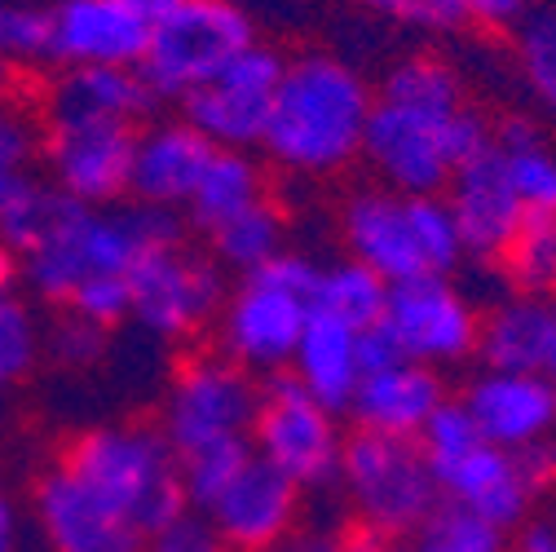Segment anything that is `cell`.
<instances>
[{"label": "cell", "instance_id": "obj_1", "mask_svg": "<svg viewBox=\"0 0 556 552\" xmlns=\"http://www.w3.org/2000/svg\"><path fill=\"white\" fill-rule=\"evenodd\" d=\"M371 106L376 98L358 66L331 53H301L278 80L261 151L288 173L331 177L363 160Z\"/></svg>", "mask_w": 556, "mask_h": 552}, {"label": "cell", "instance_id": "obj_2", "mask_svg": "<svg viewBox=\"0 0 556 552\" xmlns=\"http://www.w3.org/2000/svg\"><path fill=\"white\" fill-rule=\"evenodd\" d=\"M164 248H181V217L173 209H147V203L85 209L76 203L72 217L23 256V284L40 301L66 305L80 284L98 274H128L147 252Z\"/></svg>", "mask_w": 556, "mask_h": 552}, {"label": "cell", "instance_id": "obj_3", "mask_svg": "<svg viewBox=\"0 0 556 552\" xmlns=\"http://www.w3.org/2000/svg\"><path fill=\"white\" fill-rule=\"evenodd\" d=\"M323 265L305 252H278L269 265L243 274L217 314V354L252 376L288 372L301 331L314 314Z\"/></svg>", "mask_w": 556, "mask_h": 552}, {"label": "cell", "instance_id": "obj_4", "mask_svg": "<svg viewBox=\"0 0 556 552\" xmlns=\"http://www.w3.org/2000/svg\"><path fill=\"white\" fill-rule=\"evenodd\" d=\"M62 464L72 468L80 481L111 500L142 539L177 522L190 504L181 491V473H177V451L160 429L147 425H106L89 429L66 447Z\"/></svg>", "mask_w": 556, "mask_h": 552}, {"label": "cell", "instance_id": "obj_5", "mask_svg": "<svg viewBox=\"0 0 556 552\" xmlns=\"http://www.w3.org/2000/svg\"><path fill=\"white\" fill-rule=\"evenodd\" d=\"M340 495L354 513V530H371L384 539H415V530L442 504L438 477L420 442L363 429L344 438Z\"/></svg>", "mask_w": 556, "mask_h": 552}, {"label": "cell", "instance_id": "obj_6", "mask_svg": "<svg viewBox=\"0 0 556 552\" xmlns=\"http://www.w3.org/2000/svg\"><path fill=\"white\" fill-rule=\"evenodd\" d=\"M248 438L252 451L283 477H292L301 491L309 495L340 491V460H344L340 416L327 411L309 389H301L292 372H274L261 380V402Z\"/></svg>", "mask_w": 556, "mask_h": 552}, {"label": "cell", "instance_id": "obj_7", "mask_svg": "<svg viewBox=\"0 0 556 552\" xmlns=\"http://www.w3.org/2000/svg\"><path fill=\"white\" fill-rule=\"evenodd\" d=\"M252 45V18L235 0H173V10L151 32L142 76L160 98H190Z\"/></svg>", "mask_w": 556, "mask_h": 552}, {"label": "cell", "instance_id": "obj_8", "mask_svg": "<svg viewBox=\"0 0 556 552\" xmlns=\"http://www.w3.org/2000/svg\"><path fill=\"white\" fill-rule=\"evenodd\" d=\"M256 402H261V380L252 372H243L217 350L190 354L168 380L160 434L177 455L222 438H248L256 421Z\"/></svg>", "mask_w": 556, "mask_h": 552}, {"label": "cell", "instance_id": "obj_9", "mask_svg": "<svg viewBox=\"0 0 556 552\" xmlns=\"http://www.w3.org/2000/svg\"><path fill=\"white\" fill-rule=\"evenodd\" d=\"M132 323L160 340H190L213 323L230 297L226 269L186 248L147 252L128 269Z\"/></svg>", "mask_w": 556, "mask_h": 552}, {"label": "cell", "instance_id": "obj_10", "mask_svg": "<svg viewBox=\"0 0 556 552\" xmlns=\"http://www.w3.org/2000/svg\"><path fill=\"white\" fill-rule=\"evenodd\" d=\"M137 124L119 120H45L40 160L49 181L85 209H115L132 181Z\"/></svg>", "mask_w": 556, "mask_h": 552}, {"label": "cell", "instance_id": "obj_11", "mask_svg": "<svg viewBox=\"0 0 556 552\" xmlns=\"http://www.w3.org/2000/svg\"><path fill=\"white\" fill-rule=\"evenodd\" d=\"M283 72H288V58L256 40L213 85L181 98V120L194 124L217 151H252L265 142V124H269Z\"/></svg>", "mask_w": 556, "mask_h": 552}, {"label": "cell", "instance_id": "obj_12", "mask_svg": "<svg viewBox=\"0 0 556 552\" xmlns=\"http://www.w3.org/2000/svg\"><path fill=\"white\" fill-rule=\"evenodd\" d=\"M384 323L397 336L402 354L425 367H455L477 354L481 340V314L451 274H420V279L393 284Z\"/></svg>", "mask_w": 556, "mask_h": 552}, {"label": "cell", "instance_id": "obj_13", "mask_svg": "<svg viewBox=\"0 0 556 552\" xmlns=\"http://www.w3.org/2000/svg\"><path fill=\"white\" fill-rule=\"evenodd\" d=\"M173 0H62L49 10V58L62 66H142L155 23Z\"/></svg>", "mask_w": 556, "mask_h": 552}, {"label": "cell", "instance_id": "obj_14", "mask_svg": "<svg viewBox=\"0 0 556 552\" xmlns=\"http://www.w3.org/2000/svg\"><path fill=\"white\" fill-rule=\"evenodd\" d=\"M446 120L376 98L367 137H363V160L384 181V190H393L402 199L446 190V181H451V164H446V147H442Z\"/></svg>", "mask_w": 556, "mask_h": 552}, {"label": "cell", "instance_id": "obj_15", "mask_svg": "<svg viewBox=\"0 0 556 552\" xmlns=\"http://www.w3.org/2000/svg\"><path fill=\"white\" fill-rule=\"evenodd\" d=\"M36 522L49 552H147L142 530L66 464L40 477Z\"/></svg>", "mask_w": 556, "mask_h": 552}, {"label": "cell", "instance_id": "obj_16", "mask_svg": "<svg viewBox=\"0 0 556 552\" xmlns=\"http://www.w3.org/2000/svg\"><path fill=\"white\" fill-rule=\"evenodd\" d=\"M459 398L481 438L504 451H530L556 434V385L547 372H481Z\"/></svg>", "mask_w": 556, "mask_h": 552}, {"label": "cell", "instance_id": "obj_17", "mask_svg": "<svg viewBox=\"0 0 556 552\" xmlns=\"http://www.w3.org/2000/svg\"><path fill=\"white\" fill-rule=\"evenodd\" d=\"M301 495L305 491L292 477L252 455L248 468L230 481V491L207 509V517L222 530L230 552H269L292 530H301Z\"/></svg>", "mask_w": 556, "mask_h": 552}, {"label": "cell", "instance_id": "obj_18", "mask_svg": "<svg viewBox=\"0 0 556 552\" xmlns=\"http://www.w3.org/2000/svg\"><path fill=\"white\" fill-rule=\"evenodd\" d=\"M433 477H438L442 500H451L459 509H472L477 517H485L500 530L526 526V517L539 500V487L530 481L521 455L485 442V438L472 451L455 455L451 464L433 468Z\"/></svg>", "mask_w": 556, "mask_h": 552}, {"label": "cell", "instance_id": "obj_19", "mask_svg": "<svg viewBox=\"0 0 556 552\" xmlns=\"http://www.w3.org/2000/svg\"><path fill=\"white\" fill-rule=\"evenodd\" d=\"M213 155H217V147L186 120H160V124L137 128L132 181H128L132 203L181 213L203 177V168L213 164Z\"/></svg>", "mask_w": 556, "mask_h": 552}, {"label": "cell", "instance_id": "obj_20", "mask_svg": "<svg viewBox=\"0 0 556 552\" xmlns=\"http://www.w3.org/2000/svg\"><path fill=\"white\" fill-rule=\"evenodd\" d=\"M442 199H446L455 226H459L464 252L481 256V261L485 256L500 261V252L508 248V239L526 222V209H521V199H517V190L504 173L500 151H485L481 160L455 168Z\"/></svg>", "mask_w": 556, "mask_h": 552}, {"label": "cell", "instance_id": "obj_21", "mask_svg": "<svg viewBox=\"0 0 556 552\" xmlns=\"http://www.w3.org/2000/svg\"><path fill=\"white\" fill-rule=\"evenodd\" d=\"M340 235L350 256L376 269L389 288L429 274L420 248H415L410 209L393 190H358L340 213Z\"/></svg>", "mask_w": 556, "mask_h": 552}, {"label": "cell", "instance_id": "obj_22", "mask_svg": "<svg viewBox=\"0 0 556 552\" xmlns=\"http://www.w3.org/2000/svg\"><path fill=\"white\" fill-rule=\"evenodd\" d=\"M446 402V385L438 367L425 363H397L389 372L363 376L350 416L363 434H384V438H420L433 411Z\"/></svg>", "mask_w": 556, "mask_h": 552}, {"label": "cell", "instance_id": "obj_23", "mask_svg": "<svg viewBox=\"0 0 556 552\" xmlns=\"http://www.w3.org/2000/svg\"><path fill=\"white\" fill-rule=\"evenodd\" d=\"M160 106L142 66H62L45 93V120H119L137 124Z\"/></svg>", "mask_w": 556, "mask_h": 552}, {"label": "cell", "instance_id": "obj_24", "mask_svg": "<svg viewBox=\"0 0 556 552\" xmlns=\"http://www.w3.org/2000/svg\"><path fill=\"white\" fill-rule=\"evenodd\" d=\"M288 372L301 380V389H309L327 411L344 416L363 385V367H358V331L344 327L327 314H309L301 344L288 363Z\"/></svg>", "mask_w": 556, "mask_h": 552}, {"label": "cell", "instance_id": "obj_25", "mask_svg": "<svg viewBox=\"0 0 556 552\" xmlns=\"http://www.w3.org/2000/svg\"><path fill=\"white\" fill-rule=\"evenodd\" d=\"M552 305L508 297L481 318L477 359L485 372H547L552 363Z\"/></svg>", "mask_w": 556, "mask_h": 552}, {"label": "cell", "instance_id": "obj_26", "mask_svg": "<svg viewBox=\"0 0 556 552\" xmlns=\"http://www.w3.org/2000/svg\"><path fill=\"white\" fill-rule=\"evenodd\" d=\"M256 203H265V164L248 151H217L181 213L194 230L213 235Z\"/></svg>", "mask_w": 556, "mask_h": 552}, {"label": "cell", "instance_id": "obj_27", "mask_svg": "<svg viewBox=\"0 0 556 552\" xmlns=\"http://www.w3.org/2000/svg\"><path fill=\"white\" fill-rule=\"evenodd\" d=\"M495 151L504 160V173L521 199V209L556 217V151L547 147V137L530 120L513 115L495 128Z\"/></svg>", "mask_w": 556, "mask_h": 552}, {"label": "cell", "instance_id": "obj_28", "mask_svg": "<svg viewBox=\"0 0 556 552\" xmlns=\"http://www.w3.org/2000/svg\"><path fill=\"white\" fill-rule=\"evenodd\" d=\"M314 310L354 327V331H367L376 323H384V310H389V284L380 279L376 269H367L363 261L344 256V261H331L323 265L318 274V292H314Z\"/></svg>", "mask_w": 556, "mask_h": 552}, {"label": "cell", "instance_id": "obj_29", "mask_svg": "<svg viewBox=\"0 0 556 552\" xmlns=\"http://www.w3.org/2000/svg\"><path fill=\"white\" fill-rule=\"evenodd\" d=\"M495 265L504 274V284L513 288V297L552 305L556 301V217L526 213V222L517 226V235L508 239Z\"/></svg>", "mask_w": 556, "mask_h": 552}, {"label": "cell", "instance_id": "obj_30", "mask_svg": "<svg viewBox=\"0 0 556 552\" xmlns=\"http://www.w3.org/2000/svg\"><path fill=\"white\" fill-rule=\"evenodd\" d=\"M207 243H213V261L226 269V274H252L261 265H269L278 252H288V217L274 209V203H256V209H248L243 217L226 222L222 230L207 235Z\"/></svg>", "mask_w": 556, "mask_h": 552}, {"label": "cell", "instance_id": "obj_31", "mask_svg": "<svg viewBox=\"0 0 556 552\" xmlns=\"http://www.w3.org/2000/svg\"><path fill=\"white\" fill-rule=\"evenodd\" d=\"M72 209H76L72 195H62L53 181L27 177V181H18V190L5 203H0V243L18 256H27L72 217Z\"/></svg>", "mask_w": 556, "mask_h": 552}, {"label": "cell", "instance_id": "obj_32", "mask_svg": "<svg viewBox=\"0 0 556 552\" xmlns=\"http://www.w3.org/2000/svg\"><path fill=\"white\" fill-rule=\"evenodd\" d=\"M380 102H393V106H406V111H420V115H455L464 106V93H459V76L442 58H402L393 72L384 76L380 85Z\"/></svg>", "mask_w": 556, "mask_h": 552}, {"label": "cell", "instance_id": "obj_33", "mask_svg": "<svg viewBox=\"0 0 556 552\" xmlns=\"http://www.w3.org/2000/svg\"><path fill=\"white\" fill-rule=\"evenodd\" d=\"M252 438H222V442H207V447H194L186 455H177V473H181V491H186V504L207 513L226 491L230 481L248 468L252 460Z\"/></svg>", "mask_w": 556, "mask_h": 552}, {"label": "cell", "instance_id": "obj_34", "mask_svg": "<svg viewBox=\"0 0 556 552\" xmlns=\"http://www.w3.org/2000/svg\"><path fill=\"white\" fill-rule=\"evenodd\" d=\"M410 548L415 552H508V530L491 526L472 509H459V504L442 500L429 513V522L415 530Z\"/></svg>", "mask_w": 556, "mask_h": 552}, {"label": "cell", "instance_id": "obj_35", "mask_svg": "<svg viewBox=\"0 0 556 552\" xmlns=\"http://www.w3.org/2000/svg\"><path fill=\"white\" fill-rule=\"evenodd\" d=\"M410 209V230H415V248L425 256V269L429 274H455L464 265V239H459V226L446 209L442 195H415L406 199Z\"/></svg>", "mask_w": 556, "mask_h": 552}, {"label": "cell", "instance_id": "obj_36", "mask_svg": "<svg viewBox=\"0 0 556 552\" xmlns=\"http://www.w3.org/2000/svg\"><path fill=\"white\" fill-rule=\"evenodd\" d=\"M517 53L521 72L543 111L556 120V10H530L517 23Z\"/></svg>", "mask_w": 556, "mask_h": 552}, {"label": "cell", "instance_id": "obj_37", "mask_svg": "<svg viewBox=\"0 0 556 552\" xmlns=\"http://www.w3.org/2000/svg\"><path fill=\"white\" fill-rule=\"evenodd\" d=\"M40 354V327L27 301L5 297L0 301V393H10Z\"/></svg>", "mask_w": 556, "mask_h": 552}, {"label": "cell", "instance_id": "obj_38", "mask_svg": "<svg viewBox=\"0 0 556 552\" xmlns=\"http://www.w3.org/2000/svg\"><path fill=\"white\" fill-rule=\"evenodd\" d=\"M415 442H420L429 468H442V464H451L455 455L472 451V447L481 442V429H477V421L468 416L464 398H446V402L433 411V421L425 425V434L415 438Z\"/></svg>", "mask_w": 556, "mask_h": 552}, {"label": "cell", "instance_id": "obj_39", "mask_svg": "<svg viewBox=\"0 0 556 552\" xmlns=\"http://www.w3.org/2000/svg\"><path fill=\"white\" fill-rule=\"evenodd\" d=\"M49 45H53L49 10L0 0V58L5 62H36V58H49Z\"/></svg>", "mask_w": 556, "mask_h": 552}, {"label": "cell", "instance_id": "obj_40", "mask_svg": "<svg viewBox=\"0 0 556 552\" xmlns=\"http://www.w3.org/2000/svg\"><path fill=\"white\" fill-rule=\"evenodd\" d=\"M40 137L45 133L23 111L0 106V203L18 190V181L31 177V160L40 155Z\"/></svg>", "mask_w": 556, "mask_h": 552}, {"label": "cell", "instance_id": "obj_41", "mask_svg": "<svg viewBox=\"0 0 556 552\" xmlns=\"http://www.w3.org/2000/svg\"><path fill=\"white\" fill-rule=\"evenodd\" d=\"M76 318L98 323V327H119L124 318H132V288H128V274H98V279L80 284L66 301Z\"/></svg>", "mask_w": 556, "mask_h": 552}, {"label": "cell", "instance_id": "obj_42", "mask_svg": "<svg viewBox=\"0 0 556 552\" xmlns=\"http://www.w3.org/2000/svg\"><path fill=\"white\" fill-rule=\"evenodd\" d=\"M358 5L389 23H402V27H425V32L464 27V14L455 0H358Z\"/></svg>", "mask_w": 556, "mask_h": 552}, {"label": "cell", "instance_id": "obj_43", "mask_svg": "<svg viewBox=\"0 0 556 552\" xmlns=\"http://www.w3.org/2000/svg\"><path fill=\"white\" fill-rule=\"evenodd\" d=\"M147 552H230L222 530L213 526V517L199 513V509H186L177 522H168L164 530H155L147 539Z\"/></svg>", "mask_w": 556, "mask_h": 552}, {"label": "cell", "instance_id": "obj_44", "mask_svg": "<svg viewBox=\"0 0 556 552\" xmlns=\"http://www.w3.org/2000/svg\"><path fill=\"white\" fill-rule=\"evenodd\" d=\"M442 147H446V164H451V173H455V168L481 160L485 151H495V128L485 124L477 111L459 106V111L442 124Z\"/></svg>", "mask_w": 556, "mask_h": 552}, {"label": "cell", "instance_id": "obj_45", "mask_svg": "<svg viewBox=\"0 0 556 552\" xmlns=\"http://www.w3.org/2000/svg\"><path fill=\"white\" fill-rule=\"evenodd\" d=\"M49 350H53V359L66 363V367H89V363H98L102 350H106V327L85 323V318H76V314H66V318L53 323V331H49Z\"/></svg>", "mask_w": 556, "mask_h": 552}, {"label": "cell", "instance_id": "obj_46", "mask_svg": "<svg viewBox=\"0 0 556 552\" xmlns=\"http://www.w3.org/2000/svg\"><path fill=\"white\" fill-rule=\"evenodd\" d=\"M397 363H410V359L402 354V344H397V336L389 331V323H376V327L358 331V367H363V376L389 372V367H397Z\"/></svg>", "mask_w": 556, "mask_h": 552}, {"label": "cell", "instance_id": "obj_47", "mask_svg": "<svg viewBox=\"0 0 556 552\" xmlns=\"http://www.w3.org/2000/svg\"><path fill=\"white\" fill-rule=\"evenodd\" d=\"M464 23H477V27H491V32H504L530 14V0H455Z\"/></svg>", "mask_w": 556, "mask_h": 552}, {"label": "cell", "instance_id": "obj_48", "mask_svg": "<svg viewBox=\"0 0 556 552\" xmlns=\"http://www.w3.org/2000/svg\"><path fill=\"white\" fill-rule=\"evenodd\" d=\"M344 535L350 530H336V526H301L292 530L278 548L269 552H344Z\"/></svg>", "mask_w": 556, "mask_h": 552}, {"label": "cell", "instance_id": "obj_49", "mask_svg": "<svg viewBox=\"0 0 556 552\" xmlns=\"http://www.w3.org/2000/svg\"><path fill=\"white\" fill-rule=\"evenodd\" d=\"M508 552H556V526L552 522L521 526V535L508 543Z\"/></svg>", "mask_w": 556, "mask_h": 552}, {"label": "cell", "instance_id": "obj_50", "mask_svg": "<svg viewBox=\"0 0 556 552\" xmlns=\"http://www.w3.org/2000/svg\"><path fill=\"white\" fill-rule=\"evenodd\" d=\"M344 552H415L406 539H384L371 530H350L344 535Z\"/></svg>", "mask_w": 556, "mask_h": 552}, {"label": "cell", "instance_id": "obj_51", "mask_svg": "<svg viewBox=\"0 0 556 552\" xmlns=\"http://www.w3.org/2000/svg\"><path fill=\"white\" fill-rule=\"evenodd\" d=\"M18 284H23V256L0 243V301L18 297Z\"/></svg>", "mask_w": 556, "mask_h": 552}, {"label": "cell", "instance_id": "obj_52", "mask_svg": "<svg viewBox=\"0 0 556 552\" xmlns=\"http://www.w3.org/2000/svg\"><path fill=\"white\" fill-rule=\"evenodd\" d=\"M0 552H18V509L0 491Z\"/></svg>", "mask_w": 556, "mask_h": 552}, {"label": "cell", "instance_id": "obj_53", "mask_svg": "<svg viewBox=\"0 0 556 552\" xmlns=\"http://www.w3.org/2000/svg\"><path fill=\"white\" fill-rule=\"evenodd\" d=\"M552 331H556V301H552ZM547 376L556 385V336H552V363H547Z\"/></svg>", "mask_w": 556, "mask_h": 552}]
</instances>
